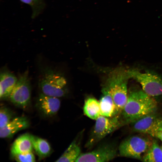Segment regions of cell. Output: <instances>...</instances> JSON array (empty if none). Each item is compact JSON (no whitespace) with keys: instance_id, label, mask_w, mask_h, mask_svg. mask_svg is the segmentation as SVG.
Listing matches in <instances>:
<instances>
[{"instance_id":"cell-1","label":"cell","mask_w":162,"mask_h":162,"mask_svg":"<svg viewBox=\"0 0 162 162\" xmlns=\"http://www.w3.org/2000/svg\"><path fill=\"white\" fill-rule=\"evenodd\" d=\"M158 104L153 97L142 89L131 88L127 102L120 115L124 124H130L156 111Z\"/></svg>"},{"instance_id":"cell-2","label":"cell","mask_w":162,"mask_h":162,"mask_svg":"<svg viewBox=\"0 0 162 162\" xmlns=\"http://www.w3.org/2000/svg\"><path fill=\"white\" fill-rule=\"evenodd\" d=\"M129 79L127 70L118 68L110 73L103 88L111 94L118 114L122 111L127 100V84Z\"/></svg>"},{"instance_id":"cell-3","label":"cell","mask_w":162,"mask_h":162,"mask_svg":"<svg viewBox=\"0 0 162 162\" xmlns=\"http://www.w3.org/2000/svg\"><path fill=\"white\" fill-rule=\"evenodd\" d=\"M66 81L62 75L48 68L43 70L39 81V87L43 93L58 98L66 94Z\"/></svg>"},{"instance_id":"cell-4","label":"cell","mask_w":162,"mask_h":162,"mask_svg":"<svg viewBox=\"0 0 162 162\" xmlns=\"http://www.w3.org/2000/svg\"><path fill=\"white\" fill-rule=\"evenodd\" d=\"M153 141L151 138L146 136L137 135L129 136L120 144L118 147L119 155L142 160Z\"/></svg>"},{"instance_id":"cell-5","label":"cell","mask_w":162,"mask_h":162,"mask_svg":"<svg viewBox=\"0 0 162 162\" xmlns=\"http://www.w3.org/2000/svg\"><path fill=\"white\" fill-rule=\"evenodd\" d=\"M96 121L86 143L87 148L92 147L106 136L124 125L120 114L111 117L100 116Z\"/></svg>"},{"instance_id":"cell-6","label":"cell","mask_w":162,"mask_h":162,"mask_svg":"<svg viewBox=\"0 0 162 162\" xmlns=\"http://www.w3.org/2000/svg\"><path fill=\"white\" fill-rule=\"evenodd\" d=\"M130 78L136 81L141 85L142 90L153 97L162 96V78L155 73L141 72L136 69L127 70Z\"/></svg>"},{"instance_id":"cell-7","label":"cell","mask_w":162,"mask_h":162,"mask_svg":"<svg viewBox=\"0 0 162 162\" xmlns=\"http://www.w3.org/2000/svg\"><path fill=\"white\" fill-rule=\"evenodd\" d=\"M31 88L28 71L20 77L9 97L15 105L24 108L29 104L31 99Z\"/></svg>"},{"instance_id":"cell-8","label":"cell","mask_w":162,"mask_h":162,"mask_svg":"<svg viewBox=\"0 0 162 162\" xmlns=\"http://www.w3.org/2000/svg\"><path fill=\"white\" fill-rule=\"evenodd\" d=\"M117 154L115 145L105 143L91 152L81 153L76 162H107L114 159Z\"/></svg>"},{"instance_id":"cell-9","label":"cell","mask_w":162,"mask_h":162,"mask_svg":"<svg viewBox=\"0 0 162 162\" xmlns=\"http://www.w3.org/2000/svg\"><path fill=\"white\" fill-rule=\"evenodd\" d=\"M134 132L150 135L162 126V116L156 111L148 114L130 124Z\"/></svg>"},{"instance_id":"cell-10","label":"cell","mask_w":162,"mask_h":162,"mask_svg":"<svg viewBox=\"0 0 162 162\" xmlns=\"http://www.w3.org/2000/svg\"><path fill=\"white\" fill-rule=\"evenodd\" d=\"M61 102L58 98L40 94L37 99L36 106L44 116H52L56 114L60 106Z\"/></svg>"},{"instance_id":"cell-11","label":"cell","mask_w":162,"mask_h":162,"mask_svg":"<svg viewBox=\"0 0 162 162\" xmlns=\"http://www.w3.org/2000/svg\"><path fill=\"white\" fill-rule=\"evenodd\" d=\"M29 121L26 117L21 116L13 118L4 127L0 128L1 138L12 137L18 131L28 128Z\"/></svg>"},{"instance_id":"cell-12","label":"cell","mask_w":162,"mask_h":162,"mask_svg":"<svg viewBox=\"0 0 162 162\" xmlns=\"http://www.w3.org/2000/svg\"><path fill=\"white\" fill-rule=\"evenodd\" d=\"M99 101L101 116L111 117L119 114L113 99L109 92L103 88Z\"/></svg>"},{"instance_id":"cell-13","label":"cell","mask_w":162,"mask_h":162,"mask_svg":"<svg viewBox=\"0 0 162 162\" xmlns=\"http://www.w3.org/2000/svg\"><path fill=\"white\" fill-rule=\"evenodd\" d=\"M17 80L16 76L9 72L4 71L1 73L0 82L1 99H4L9 97Z\"/></svg>"},{"instance_id":"cell-14","label":"cell","mask_w":162,"mask_h":162,"mask_svg":"<svg viewBox=\"0 0 162 162\" xmlns=\"http://www.w3.org/2000/svg\"><path fill=\"white\" fill-rule=\"evenodd\" d=\"M33 148L30 135L25 134L20 136L14 141L11 148L10 153L13 157L19 154L32 152Z\"/></svg>"},{"instance_id":"cell-15","label":"cell","mask_w":162,"mask_h":162,"mask_svg":"<svg viewBox=\"0 0 162 162\" xmlns=\"http://www.w3.org/2000/svg\"><path fill=\"white\" fill-rule=\"evenodd\" d=\"M30 138L33 148L40 158L43 159L50 155L51 148L46 140L32 135H30Z\"/></svg>"},{"instance_id":"cell-16","label":"cell","mask_w":162,"mask_h":162,"mask_svg":"<svg viewBox=\"0 0 162 162\" xmlns=\"http://www.w3.org/2000/svg\"><path fill=\"white\" fill-rule=\"evenodd\" d=\"M81 149L76 140H74L56 162H76L80 155Z\"/></svg>"},{"instance_id":"cell-17","label":"cell","mask_w":162,"mask_h":162,"mask_svg":"<svg viewBox=\"0 0 162 162\" xmlns=\"http://www.w3.org/2000/svg\"><path fill=\"white\" fill-rule=\"evenodd\" d=\"M83 110L84 114L92 119L96 120L101 116L99 102L93 98L86 100Z\"/></svg>"},{"instance_id":"cell-18","label":"cell","mask_w":162,"mask_h":162,"mask_svg":"<svg viewBox=\"0 0 162 162\" xmlns=\"http://www.w3.org/2000/svg\"><path fill=\"white\" fill-rule=\"evenodd\" d=\"M142 161L147 162H162V150L155 140H153L152 144L143 155Z\"/></svg>"},{"instance_id":"cell-19","label":"cell","mask_w":162,"mask_h":162,"mask_svg":"<svg viewBox=\"0 0 162 162\" xmlns=\"http://www.w3.org/2000/svg\"><path fill=\"white\" fill-rule=\"evenodd\" d=\"M20 0L31 7L32 10V17L33 19L37 17L40 14L45 7L44 0Z\"/></svg>"},{"instance_id":"cell-20","label":"cell","mask_w":162,"mask_h":162,"mask_svg":"<svg viewBox=\"0 0 162 162\" xmlns=\"http://www.w3.org/2000/svg\"><path fill=\"white\" fill-rule=\"evenodd\" d=\"M12 112L8 108L2 105L0 109V128L7 125L13 118Z\"/></svg>"},{"instance_id":"cell-21","label":"cell","mask_w":162,"mask_h":162,"mask_svg":"<svg viewBox=\"0 0 162 162\" xmlns=\"http://www.w3.org/2000/svg\"><path fill=\"white\" fill-rule=\"evenodd\" d=\"M17 161L30 162L35 161V156L32 152L22 153L13 157Z\"/></svg>"},{"instance_id":"cell-22","label":"cell","mask_w":162,"mask_h":162,"mask_svg":"<svg viewBox=\"0 0 162 162\" xmlns=\"http://www.w3.org/2000/svg\"><path fill=\"white\" fill-rule=\"evenodd\" d=\"M150 135L157 138L162 141V126L158 128Z\"/></svg>"},{"instance_id":"cell-23","label":"cell","mask_w":162,"mask_h":162,"mask_svg":"<svg viewBox=\"0 0 162 162\" xmlns=\"http://www.w3.org/2000/svg\"><path fill=\"white\" fill-rule=\"evenodd\" d=\"M162 150V146L161 147Z\"/></svg>"}]
</instances>
